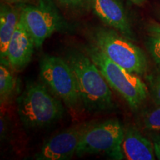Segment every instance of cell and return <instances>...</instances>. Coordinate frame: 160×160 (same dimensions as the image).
Segmentation results:
<instances>
[{"label":"cell","mask_w":160,"mask_h":160,"mask_svg":"<svg viewBox=\"0 0 160 160\" xmlns=\"http://www.w3.org/2000/svg\"><path fill=\"white\" fill-rule=\"evenodd\" d=\"M77 78L84 108L91 113L116 108L113 93L105 78L89 56L78 49H69L64 57Z\"/></svg>","instance_id":"cell-1"},{"label":"cell","mask_w":160,"mask_h":160,"mask_svg":"<svg viewBox=\"0 0 160 160\" xmlns=\"http://www.w3.org/2000/svg\"><path fill=\"white\" fill-rule=\"evenodd\" d=\"M19 119L28 129L39 128L59 121L65 113L63 102L42 82H31L17 99Z\"/></svg>","instance_id":"cell-2"},{"label":"cell","mask_w":160,"mask_h":160,"mask_svg":"<svg viewBox=\"0 0 160 160\" xmlns=\"http://www.w3.org/2000/svg\"><path fill=\"white\" fill-rule=\"evenodd\" d=\"M85 52L95 63L108 84L129 107L136 111L145 102L148 96V88L139 77L123 68L91 43Z\"/></svg>","instance_id":"cell-3"},{"label":"cell","mask_w":160,"mask_h":160,"mask_svg":"<svg viewBox=\"0 0 160 160\" xmlns=\"http://www.w3.org/2000/svg\"><path fill=\"white\" fill-rule=\"evenodd\" d=\"M39 77L71 113L77 114L85 110L77 78L65 58L43 55L39 61Z\"/></svg>","instance_id":"cell-4"},{"label":"cell","mask_w":160,"mask_h":160,"mask_svg":"<svg viewBox=\"0 0 160 160\" xmlns=\"http://www.w3.org/2000/svg\"><path fill=\"white\" fill-rule=\"evenodd\" d=\"M91 43L109 59L132 73L145 75L148 62L144 51L119 32L111 28L97 27L90 33Z\"/></svg>","instance_id":"cell-5"},{"label":"cell","mask_w":160,"mask_h":160,"mask_svg":"<svg viewBox=\"0 0 160 160\" xmlns=\"http://www.w3.org/2000/svg\"><path fill=\"white\" fill-rule=\"evenodd\" d=\"M125 128L117 119L97 121L84 134L76 155L102 154L113 159H124L122 144Z\"/></svg>","instance_id":"cell-6"},{"label":"cell","mask_w":160,"mask_h":160,"mask_svg":"<svg viewBox=\"0 0 160 160\" xmlns=\"http://www.w3.org/2000/svg\"><path fill=\"white\" fill-rule=\"evenodd\" d=\"M21 20L33 38L37 49L53 33L66 28L65 19L53 0H38L36 5H22Z\"/></svg>","instance_id":"cell-7"},{"label":"cell","mask_w":160,"mask_h":160,"mask_svg":"<svg viewBox=\"0 0 160 160\" xmlns=\"http://www.w3.org/2000/svg\"><path fill=\"white\" fill-rule=\"evenodd\" d=\"M97 120L78 123L57 133L48 140L39 153L35 155L37 160H68L76 154L83 136Z\"/></svg>","instance_id":"cell-8"},{"label":"cell","mask_w":160,"mask_h":160,"mask_svg":"<svg viewBox=\"0 0 160 160\" xmlns=\"http://www.w3.org/2000/svg\"><path fill=\"white\" fill-rule=\"evenodd\" d=\"M91 8L106 25L135 41L134 32L123 5L118 0H90Z\"/></svg>","instance_id":"cell-9"},{"label":"cell","mask_w":160,"mask_h":160,"mask_svg":"<svg viewBox=\"0 0 160 160\" xmlns=\"http://www.w3.org/2000/svg\"><path fill=\"white\" fill-rule=\"evenodd\" d=\"M35 44L21 18L8 48V61L15 71L23 70L31 62Z\"/></svg>","instance_id":"cell-10"},{"label":"cell","mask_w":160,"mask_h":160,"mask_svg":"<svg viewBox=\"0 0 160 160\" xmlns=\"http://www.w3.org/2000/svg\"><path fill=\"white\" fill-rule=\"evenodd\" d=\"M122 150L128 160H153L156 157L153 142L133 125L125 128Z\"/></svg>","instance_id":"cell-11"},{"label":"cell","mask_w":160,"mask_h":160,"mask_svg":"<svg viewBox=\"0 0 160 160\" xmlns=\"http://www.w3.org/2000/svg\"><path fill=\"white\" fill-rule=\"evenodd\" d=\"M22 5L2 2L0 6V56L1 63L8 66V48L21 18Z\"/></svg>","instance_id":"cell-12"},{"label":"cell","mask_w":160,"mask_h":160,"mask_svg":"<svg viewBox=\"0 0 160 160\" xmlns=\"http://www.w3.org/2000/svg\"><path fill=\"white\" fill-rule=\"evenodd\" d=\"M7 66L3 63L0 65V102L2 105L12 99L17 88V80Z\"/></svg>","instance_id":"cell-13"},{"label":"cell","mask_w":160,"mask_h":160,"mask_svg":"<svg viewBox=\"0 0 160 160\" xmlns=\"http://www.w3.org/2000/svg\"><path fill=\"white\" fill-rule=\"evenodd\" d=\"M146 47L160 71V24L151 22L147 26Z\"/></svg>","instance_id":"cell-14"},{"label":"cell","mask_w":160,"mask_h":160,"mask_svg":"<svg viewBox=\"0 0 160 160\" xmlns=\"http://www.w3.org/2000/svg\"><path fill=\"white\" fill-rule=\"evenodd\" d=\"M139 122L146 131L159 133L160 132V105H156L142 113Z\"/></svg>","instance_id":"cell-15"},{"label":"cell","mask_w":160,"mask_h":160,"mask_svg":"<svg viewBox=\"0 0 160 160\" xmlns=\"http://www.w3.org/2000/svg\"><path fill=\"white\" fill-rule=\"evenodd\" d=\"M158 74L148 77L151 95L156 105H160V71Z\"/></svg>","instance_id":"cell-16"},{"label":"cell","mask_w":160,"mask_h":160,"mask_svg":"<svg viewBox=\"0 0 160 160\" xmlns=\"http://www.w3.org/2000/svg\"><path fill=\"white\" fill-rule=\"evenodd\" d=\"M65 8L73 11H81L91 8L90 0H57Z\"/></svg>","instance_id":"cell-17"},{"label":"cell","mask_w":160,"mask_h":160,"mask_svg":"<svg viewBox=\"0 0 160 160\" xmlns=\"http://www.w3.org/2000/svg\"><path fill=\"white\" fill-rule=\"evenodd\" d=\"M152 142H153V147H154L156 157L160 160V132L154 133V134H153Z\"/></svg>","instance_id":"cell-18"},{"label":"cell","mask_w":160,"mask_h":160,"mask_svg":"<svg viewBox=\"0 0 160 160\" xmlns=\"http://www.w3.org/2000/svg\"><path fill=\"white\" fill-rule=\"evenodd\" d=\"M32 1L35 0H2V2L11 4V5H25Z\"/></svg>","instance_id":"cell-19"},{"label":"cell","mask_w":160,"mask_h":160,"mask_svg":"<svg viewBox=\"0 0 160 160\" xmlns=\"http://www.w3.org/2000/svg\"><path fill=\"white\" fill-rule=\"evenodd\" d=\"M130 1H131L133 3H134L135 5H141L145 2V0H130Z\"/></svg>","instance_id":"cell-20"},{"label":"cell","mask_w":160,"mask_h":160,"mask_svg":"<svg viewBox=\"0 0 160 160\" xmlns=\"http://www.w3.org/2000/svg\"><path fill=\"white\" fill-rule=\"evenodd\" d=\"M159 18H160V11H159Z\"/></svg>","instance_id":"cell-21"}]
</instances>
